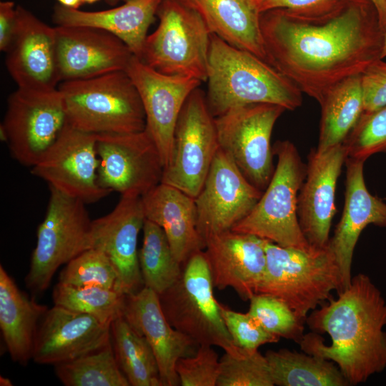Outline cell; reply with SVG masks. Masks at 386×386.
<instances>
[{
	"instance_id": "obj_1",
	"label": "cell",
	"mask_w": 386,
	"mask_h": 386,
	"mask_svg": "<svg viewBox=\"0 0 386 386\" xmlns=\"http://www.w3.org/2000/svg\"><path fill=\"white\" fill-rule=\"evenodd\" d=\"M267 61L321 103L334 86L382 59L385 31L370 0L306 17L277 9L260 14Z\"/></svg>"
},
{
	"instance_id": "obj_2",
	"label": "cell",
	"mask_w": 386,
	"mask_h": 386,
	"mask_svg": "<svg viewBox=\"0 0 386 386\" xmlns=\"http://www.w3.org/2000/svg\"><path fill=\"white\" fill-rule=\"evenodd\" d=\"M337 294L307 317L312 332L299 345L306 353L334 362L349 385H356L386 367V300L363 273Z\"/></svg>"
},
{
	"instance_id": "obj_3",
	"label": "cell",
	"mask_w": 386,
	"mask_h": 386,
	"mask_svg": "<svg viewBox=\"0 0 386 386\" xmlns=\"http://www.w3.org/2000/svg\"><path fill=\"white\" fill-rule=\"evenodd\" d=\"M206 100L212 114L252 104L295 110L302 92L287 77L254 54L210 34Z\"/></svg>"
},
{
	"instance_id": "obj_4",
	"label": "cell",
	"mask_w": 386,
	"mask_h": 386,
	"mask_svg": "<svg viewBox=\"0 0 386 386\" xmlns=\"http://www.w3.org/2000/svg\"><path fill=\"white\" fill-rule=\"evenodd\" d=\"M58 89L67 124L74 129L95 135L145 129L146 117L139 94L124 70L61 81Z\"/></svg>"
},
{
	"instance_id": "obj_5",
	"label": "cell",
	"mask_w": 386,
	"mask_h": 386,
	"mask_svg": "<svg viewBox=\"0 0 386 386\" xmlns=\"http://www.w3.org/2000/svg\"><path fill=\"white\" fill-rule=\"evenodd\" d=\"M266 269L257 293L274 295L306 320L329 298L342 290L341 273L329 245L302 250L264 239Z\"/></svg>"
},
{
	"instance_id": "obj_6",
	"label": "cell",
	"mask_w": 386,
	"mask_h": 386,
	"mask_svg": "<svg viewBox=\"0 0 386 386\" xmlns=\"http://www.w3.org/2000/svg\"><path fill=\"white\" fill-rule=\"evenodd\" d=\"M272 152L277 163L268 186L250 213L232 230L282 247L309 250L314 247L304 236L297 216V196L306 177L307 165L290 141H277Z\"/></svg>"
},
{
	"instance_id": "obj_7",
	"label": "cell",
	"mask_w": 386,
	"mask_h": 386,
	"mask_svg": "<svg viewBox=\"0 0 386 386\" xmlns=\"http://www.w3.org/2000/svg\"><path fill=\"white\" fill-rule=\"evenodd\" d=\"M214 285L204 250L192 254L183 264L179 279L158 295L169 324L198 345L222 348L240 353L234 344L213 293Z\"/></svg>"
},
{
	"instance_id": "obj_8",
	"label": "cell",
	"mask_w": 386,
	"mask_h": 386,
	"mask_svg": "<svg viewBox=\"0 0 386 386\" xmlns=\"http://www.w3.org/2000/svg\"><path fill=\"white\" fill-rule=\"evenodd\" d=\"M157 15L138 58L159 73L207 81L211 33L201 16L181 0H162Z\"/></svg>"
},
{
	"instance_id": "obj_9",
	"label": "cell",
	"mask_w": 386,
	"mask_h": 386,
	"mask_svg": "<svg viewBox=\"0 0 386 386\" xmlns=\"http://www.w3.org/2000/svg\"><path fill=\"white\" fill-rule=\"evenodd\" d=\"M46 215L39 225L36 244L25 277L26 287L41 294L59 267L89 249L92 220L82 200L49 187Z\"/></svg>"
},
{
	"instance_id": "obj_10",
	"label": "cell",
	"mask_w": 386,
	"mask_h": 386,
	"mask_svg": "<svg viewBox=\"0 0 386 386\" xmlns=\"http://www.w3.org/2000/svg\"><path fill=\"white\" fill-rule=\"evenodd\" d=\"M66 124L64 101L58 89L42 91L17 87L8 97L0 138L7 144L16 161L32 167Z\"/></svg>"
},
{
	"instance_id": "obj_11",
	"label": "cell",
	"mask_w": 386,
	"mask_h": 386,
	"mask_svg": "<svg viewBox=\"0 0 386 386\" xmlns=\"http://www.w3.org/2000/svg\"><path fill=\"white\" fill-rule=\"evenodd\" d=\"M219 148L215 117L206 94L198 87L189 95L178 117L172 157L161 182L195 199Z\"/></svg>"
},
{
	"instance_id": "obj_12",
	"label": "cell",
	"mask_w": 386,
	"mask_h": 386,
	"mask_svg": "<svg viewBox=\"0 0 386 386\" xmlns=\"http://www.w3.org/2000/svg\"><path fill=\"white\" fill-rule=\"evenodd\" d=\"M286 109L272 104H252L229 109L215 117L220 149L247 179L264 192L274 169L271 135Z\"/></svg>"
},
{
	"instance_id": "obj_13",
	"label": "cell",
	"mask_w": 386,
	"mask_h": 386,
	"mask_svg": "<svg viewBox=\"0 0 386 386\" xmlns=\"http://www.w3.org/2000/svg\"><path fill=\"white\" fill-rule=\"evenodd\" d=\"M98 181L104 189L142 197L161 183L164 164L149 133L96 135Z\"/></svg>"
},
{
	"instance_id": "obj_14",
	"label": "cell",
	"mask_w": 386,
	"mask_h": 386,
	"mask_svg": "<svg viewBox=\"0 0 386 386\" xmlns=\"http://www.w3.org/2000/svg\"><path fill=\"white\" fill-rule=\"evenodd\" d=\"M99 157L96 135L79 131L68 124L31 173L49 187L85 203L105 197L112 191L98 181Z\"/></svg>"
},
{
	"instance_id": "obj_15",
	"label": "cell",
	"mask_w": 386,
	"mask_h": 386,
	"mask_svg": "<svg viewBox=\"0 0 386 386\" xmlns=\"http://www.w3.org/2000/svg\"><path fill=\"white\" fill-rule=\"evenodd\" d=\"M262 193L219 148L195 198L197 229L204 242L211 236L232 230L250 213Z\"/></svg>"
},
{
	"instance_id": "obj_16",
	"label": "cell",
	"mask_w": 386,
	"mask_h": 386,
	"mask_svg": "<svg viewBox=\"0 0 386 386\" xmlns=\"http://www.w3.org/2000/svg\"><path fill=\"white\" fill-rule=\"evenodd\" d=\"M125 71L138 91L145 113V130L154 141L165 168L172 157L174 129L181 109L202 81L159 73L134 55Z\"/></svg>"
},
{
	"instance_id": "obj_17",
	"label": "cell",
	"mask_w": 386,
	"mask_h": 386,
	"mask_svg": "<svg viewBox=\"0 0 386 386\" xmlns=\"http://www.w3.org/2000/svg\"><path fill=\"white\" fill-rule=\"evenodd\" d=\"M6 66L18 88L50 91L61 79L55 26H50L22 6H16V27L6 51Z\"/></svg>"
},
{
	"instance_id": "obj_18",
	"label": "cell",
	"mask_w": 386,
	"mask_h": 386,
	"mask_svg": "<svg viewBox=\"0 0 386 386\" xmlns=\"http://www.w3.org/2000/svg\"><path fill=\"white\" fill-rule=\"evenodd\" d=\"M145 219L142 197L123 194L111 212L92 220L89 249H98L108 257L125 295L144 287L137 240Z\"/></svg>"
},
{
	"instance_id": "obj_19",
	"label": "cell",
	"mask_w": 386,
	"mask_h": 386,
	"mask_svg": "<svg viewBox=\"0 0 386 386\" xmlns=\"http://www.w3.org/2000/svg\"><path fill=\"white\" fill-rule=\"evenodd\" d=\"M55 29L61 82L125 71L134 56L120 39L104 30L67 26Z\"/></svg>"
},
{
	"instance_id": "obj_20",
	"label": "cell",
	"mask_w": 386,
	"mask_h": 386,
	"mask_svg": "<svg viewBox=\"0 0 386 386\" xmlns=\"http://www.w3.org/2000/svg\"><path fill=\"white\" fill-rule=\"evenodd\" d=\"M347 159L342 144L308 155L305 181L297 196V216L302 232L310 246L329 245L330 231L336 212L335 190Z\"/></svg>"
},
{
	"instance_id": "obj_21",
	"label": "cell",
	"mask_w": 386,
	"mask_h": 386,
	"mask_svg": "<svg viewBox=\"0 0 386 386\" xmlns=\"http://www.w3.org/2000/svg\"><path fill=\"white\" fill-rule=\"evenodd\" d=\"M111 324L54 305L39 323L32 360L55 365L103 347L111 342Z\"/></svg>"
},
{
	"instance_id": "obj_22",
	"label": "cell",
	"mask_w": 386,
	"mask_h": 386,
	"mask_svg": "<svg viewBox=\"0 0 386 386\" xmlns=\"http://www.w3.org/2000/svg\"><path fill=\"white\" fill-rule=\"evenodd\" d=\"M264 241L232 230L207 238L204 252L214 287H231L244 301L257 294L266 269Z\"/></svg>"
},
{
	"instance_id": "obj_23",
	"label": "cell",
	"mask_w": 386,
	"mask_h": 386,
	"mask_svg": "<svg viewBox=\"0 0 386 386\" xmlns=\"http://www.w3.org/2000/svg\"><path fill=\"white\" fill-rule=\"evenodd\" d=\"M365 162L351 157L345 160L343 212L329 242L340 270L342 290L350 284L354 250L362 230L369 224L386 227V203L368 191L363 174Z\"/></svg>"
},
{
	"instance_id": "obj_24",
	"label": "cell",
	"mask_w": 386,
	"mask_h": 386,
	"mask_svg": "<svg viewBox=\"0 0 386 386\" xmlns=\"http://www.w3.org/2000/svg\"><path fill=\"white\" fill-rule=\"evenodd\" d=\"M122 316L142 335L151 346L159 370L162 386L180 385L176 364L192 355L199 346L192 339L173 327L167 320L159 295L144 287L127 295Z\"/></svg>"
},
{
	"instance_id": "obj_25",
	"label": "cell",
	"mask_w": 386,
	"mask_h": 386,
	"mask_svg": "<svg viewBox=\"0 0 386 386\" xmlns=\"http://www.w3.org/2000/svg\"><path fill=\"white\" fill-rule=\"evenodd\" d=\"M142 200L146 219L164 230L181 264L194 253L204 249L205 242L197 229L194 198L161 182L143 195Z\"/></svg>"
},
{
	"instance_id": "obj_26",
	"label": "cell",
	"mask_w": 386,
	"mask_h": 386,
	"mask_svg": "<svg viewBox=\"0 0 386 386\" xmlns=\"http://www.w3.org/2000/svg\"><path fill=\"white\" fill-rule=\"evenodd\" d=\"M161 1L127 0L117 7L98 11H85L59 4L54 7L53 20L56 26H86L111 33L139 57Z\"/></svg>"
},
{
	"instance_id": "obj_27",
	"label": "cell",
	"mask_w": 386,
	"mask_h": 386,
	"mask_svg": "<svg viewBox=\"0 0 386 386\" xmlns=\"http://www.w3.org/2000/svg\"><path fill=\"white\" fill-rule=\"evenodd\" d=\"M48 310L20 290L0 265V329L14 362L25 366L32 360L39 323Z\"/></svg>"
},
{
	"instance_id": "obj_28",
	"label": "cell",
	"mask_w": 386,
	"mask_h": 386,
	"mask_svg": "<svg viewBox=\"0 0 386 386\" xmlns=\"http://www.w3.org/2000/svg\"><path fill=\"white\" fill-rule=\"evenodd\" d=\"M196 11L211 34L267 61L260 13L253 0H181Z\"/></svg>"
},
{
	"instance_id": "obj_29",
	"label": "cell",
	"mask_w": 386,
	"mask_h": 386,
	"mask_svg": "<svg viewBox=\"0 0 386 386\" xmlns=\"http://www.w3.org/2000/svg\"><path fill=\"white\" fill-rule=\"evenodd\" d=\"M319 153L341 144L363 113L360 75L346 79L330 89L321 103Z\"/></svg>"
},
{
	"instance_id": "obj_30",
	"label": "cell",
	"mask_w": 386,
	"mask_h": 386,
	"mask_svg": "<svg viewBox=\"0 0 386 386\" xmlns=\"http://www.w3.org/2000/svg\"><path fill=\"white\" fill-rule=\"evenodd\" d=\"M264 356L274 385H350L337 365L321 357L287 348L268 350Z\"/></svg>"
},
{
	"instance_id": "obj_31",
	"label": "cell",
	"mask_w": 386,
	"mask_h": 386,
	"mask_svg": "<svg viewBox=\"0 0 386 386\" xmlns=\"http://www.w3.org/2000/svg\"><path fill=\"white\" fill-rule=\"evenodd\" d=\"M111 342L119 367L130 386H162L151 346L122 315L111 324Z\"/></svg>"
},
{
	"instance_id": "obj_32",
	"label": "cell",
	"mask_w": 386,
	"mask_h": 386,
	"mask_svg": "<svg viewBox=\"0 0 386 386\" xmlns=\"http://www.w3.org/2000/svg\"><path fill=\"white\" fill-rule=\"evenodd\" d=\"M142 229L139 263L144 287L160 295L179 279L182 264L176 259L167 237L159 225L145 219Z\"/></svg>"
},
{
	"instance_id": "obj_33",
	"label": "cell",
	"mask_w": 386,
	"mask_h": 386,
	"mask_svg": "<svg viewBox=\"0 0 386 386\" xmlns=\"http://www.w3.org/2000/svg\"><path fill=\"white\" fill-rule=\"evenodd\" d=\"M54 366L56 377L65 386H130L117 362L112 342Z\"/></svg>"
},
{
	"instance_id": "obj_34",
	"label": "cell",
	"mask_w": 386,
	"mask_h": 386,
	"mask_svg": "<svg viewBox=\"0 0 386 386\" xmlns=\"http://www.w3.org/2000/svg\"><path fill=\"white\" fill-rule=\"evenodd\" d=\"M126 295L98 287H74L58 282L52 299L55 305L112 322L122 315Z\"/></svg>"
},
{
	"instance_id": "obj_35",
	"label": "cell",
	"mask_w": 386,
	"mask_h": 386,
	"mask_svg": "<svg viewBox=\"0 0 386 386\" xmlns=\"http://www.w3.org/2000/svg\"><path fill=\"white\" fill-rule=\"evenodd\" d=\"M58 282L74 287H98L124 294L112 263L103 252L93 248L66 264Z\"/></svg>"
},
{
	"instance_id": "obj_36",
	"label": "cell",
	"mask_w": 386,
	"mask_h": 386,
	"mask_svg": "<svg viewBox=\"0 0 386 386\" xmlns=\"http://www.w3.org/2000/svg\"><path fill=\"white\" fill-rule=\"evenodd\" d=\"M248 312L269 333L297 344L305 334L304 323L282 300L266 293H257L249 299Z\"/></svg>"
},
{
	"instance_id": "obj_37",
	"label": "cell",
	"mask_w": 386,
	"mask_h": 386,
	"mask_svg": "<svg viewBox=\"0 0 386 386\" xmlns=\"http://www.w3.org/2000/svg\"><path fill=\"white\" fill-rule=\"evenodd\" d=\"M217 386H274L267 359L258 350L221 357Z\"/></svg>"
},
{
	"instance_id": "obj_38",
	"label": "cell",
	"mask_w": 386,
	"mask_h": 386,
	"mask_svg": "<svg viewBox=\"0 0 386 386\" xmlns=\"http://www.w3.org/2000/svg\"><path fill=\"white\" fill-rule=\"evenodd\" d=\"M347 157L366 160L377 153H386V106L360 119L342 143Z\"/></svg>"
},
{
	"instance_id": "obj_39",
	"label": "cell",
	"mask_w": 386,
	"mask_h": 386,
	"mask_svg": "<svg viewBox=\"0 0 386 386\" xmlns=\"http://www.w3.org/2000/svg\"><path fill=\"white\" fill-rule=\"evenodd\" d=\"M212 347L200 345L194 355L178 360L176 371L182 386H217L220 360Z\"/></svg>"
},
{
	"instance_id": "obj_40",
	"label": "cell",
	"mask_w": 386,
	"mask_h": 386,
	"mask_svg": "<svg viewBox=\"0 0 386 386\" xmlns=\"http://www.w3.org/2000/svg\"><path fill=\"white\" fill-rule=\"evenodd\" d=\"M220 312L234 344L240 350L255 351L280 340L267 332L248 312H236L221 303Z\"/></svg>"
},
{
	"instance_id": "obj_41",
	"label": "cell",
	"mask_w": 386,
	"mask_h": 386,
	"mask_svg": "<svg viewBox=\"0 0 386 386\" xmlns=\"http://www.w3.org/2000/svg\"><path fill=\"white\" fill-rule=\"evenodd\" d=\"M257 11L263 12L283 9L302 16L317 17L333 13L350 0H253Z\"/></svg>"
},
{
	"instance_id": "obj_42",
	"label": "cell",
	"mask_w": 386,
	"mask_h": 386,
	"mask_svg": "<svg viewBox=\"0 0 386 386\" xmlns=\"http://www.w3.org/2000/svg\"><path fill=\"white\" fill-rule=\"evenodd\" d=\"M382 59L374 61L360 75L364 113L386 106V62Z\"/></svg>"
},
{
	"instance_id": "obj_43",
	"label": "cell",
	"mask_w": 386,
	"mask_h": 386,
	"mask_svg": "<svg viewBox=\"0 0 386 386\" xmlns=\"http://www.w3.org/2000/svg\"><path fill=\"white\" fill-rule=\"evenodd\" d=\"M16 6L11 1L0 2V50L6 52L9 49L16 27Z\"/></svg>"
},
{
	"instance_id": "obj_44",
	"label": "cell",
	"mask_w": 386,
	"mask_h": 386,
	"mask_svg": "<svg viewBox=\"0 0 386 386\" xmlns=\"http://www.w3.org/2000/svg\"><path fill=\"white\" fill-rule=\"evenodd\" d=\"M375 6L382 28L386 29V0H370Z\"/></svg>"
},
{
	"instance_id": "obj_45",
	"label": "cell",
	"mask_w": 386,
	"mask_h": 386,
	"mask_svg": "<svg viewBox=\"0 0 386 386\" xmlns=\"http://www.w3.org/2000/svg\"><path fill=\"white\" fill-rule=\"evenodd\" d=\"M59 4L70 9H78L83 4L82 0H57Z\"/></svg>"
},
{
	"instance_id": "obj_46",
	"label": "cell",
	"mask_w": 386,
	"mask_h": 386,
	"mask_svg": "<svg viewBox=\"0 0 386 386\" xmlns=\"http://www.w3.org/2000/svg\"><path fill=\"white\" fill-rule=\"evenodd\" d=\"M0 385L1 386H11L13 385V384L9 378L1 376Z\"/></svg>"
},
{
	"instance_id": "obj_47",
	"label": "cell",
	"mask_w": 386,
	"mask_h": 386,
	"mask_svg": "<svg viewBox=\"0 0 386 386\" xmlns=\"http://www.w3.org/2000/svg\"><path fill=\"white\" fill-rule=\"evenodd\" d=\"M385 57H386V29L384 34L383 45H382V54H381L382 59H384Z\"/></svg>"
},
{
	"instance_id": "obj_48",
	"label": "cell",
	"mask_w": 386,
	"mask_h": 386,
	"mask_svg": "<svg viewBox=\"0 0 386 386\" xmlns=\"http://www.w3.org/2000/svg\"><path fill=\"white\" fill-rule=\"evenodd\" d=\"M107 4H108L110 6H115L117 3H119L120 1L123 0H104Z\"/></svg>"
},
{
	"instance_id": "obj_49",
	"label": "cell",
	"mask_w": 386,
	"mask_h": 386,
	"mask_svg": "<svg viewBox=\"0 0 386 386\" xmlns=\"http://www.w3.org/2000/svg\"><path fill=\"white\" fill-rule=\"evenodd\" d=\"M99 0H82L83 3H87V4H93Z\"/></svg>"
},
{
	"instance_id": "obj_50",
	"label": "cell",
	"mask_w": 386,
	"mask_h": 386,
	"mask_svg": "<svg viewBox=\"0 0 386 386\" xmlns=\"http://www.w3.org/2000/svg\"><path fill=\"white\" fill-rule=\"evenodd\" d=\"M127 1V0H123V1Z\"/></svg>"
}]
</instances>
